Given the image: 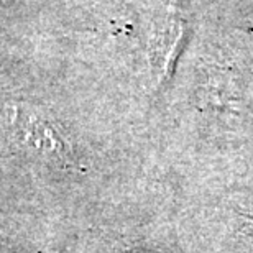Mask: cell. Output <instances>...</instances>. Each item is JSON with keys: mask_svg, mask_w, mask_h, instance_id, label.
<instances>
[{"mask_svg": "<svg viewBox=\"0 0 253 253\" xmlns=\"http://www.w3.org/2000/svg\"><path fill=\"white\" fill-rule=\"evenodd\" d=\"M15 133L30 151L49 160H64L68 155V143L59 136L54 126L35 115L18 117L15 122Z\"/></svg>", "mask_w": 253, "mask_h": 253, "instance_id": "cell-1", "label": "cell"}]
</instances>
